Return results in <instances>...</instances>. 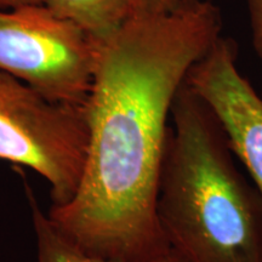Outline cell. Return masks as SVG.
I'll return each mask as SVG.
<instances>
[{
  "mask_svg": "<svg viewBox=\"0 0 262 262\" xmlns=\"http://www.w3.org/2000/svg\"><path fill=\"white\" fill-rule=\"evenodd\" d=\"M217 6L180 0L135 16L101 42L84 111L86 163L77 193L48 215L71 243L111 262L170 253L157 215L172 101L189 70L221 35Z\"/></svg>",
  "mask_w": 262,
  "mask_h": 262,
  "instance_id": "cell-1",
  "label": "cell"
},
{
  "mask_svg": "<svg viewBox=\"0 0 262 262\" xmlns=\"http://www.w3.org/2000/svg\"><path fill=\"white\" fill-rule=\"evenodd\" d=\"M170 117L157 199L170 247L188 262H262V198L217 116L185 80Z\"/></svg>",
  "mask_w": 262,
  "mask_h": 262,
  "instance_id": "cell-2",
  "label": "cell"
},
{
  "mask_svg": "<svg viewBox=\"0 0 262 262\" xmlns=\"http://www.w3.org/2000/svg\"><path fill=\"white\" fill-rule=\"evenodd\" d=\"M89 146L84 106L56 102L0 71V160L32 169L67 204L83 178Z\"/></svg>",
  "mask_w": 262,
  "mask_h": 262,
  "instance_id": "cell-3",
  "label": "cell"
},
{
  "mask_svg": "<svg viewBox=\"0 0 262 262\" xmlns=\"http://www.w3.org/2000/svg\"><path fill=\"white\" fill-rule=\"evenodd\" d=\"M100 44L47 5L0 9V71L56 102L83 106Z\"/></svg>",
  "mask_w": 262,
  "mask_h": 262,
  "instance_id": "cell-4",
  "label": "cell"
},
{
  "mask_svg": "<svg viewBox=\"0 0 262 262\" xmlns=\"http://www.w3.org/2000/svg\"><path fill=\"white\" fill-rule=\"evenodd\" d=\"M237 58L235 41L220 35L186 80L217 116L235 158L262 198V96L239 72Z\"/></svg>",
  "mask_w": 262,
  "mask_h": 262,
  "instance_id": "cell-5",
  "label": "cell"
},
{
  "mask_svg": "<svg viewBox=\"0 0 262 262\" xmlns=\"http://www.w3.org/2000/svg\"><path fill=\"white\" fill-rule=\"evenodd\" d=\"M45 5L98 44L136 16L135 0H47Z\"/></svg>",
  "mask_w": 262,
  "mask_h": 262,
  "instance_id": "cell-6",
  "label": "cell"
},
{
  "mask_svg": "<svg viewBox=\"0 0 262 262\" xmlns=\"http://www.w3.org/2000/svg\"><path fill=\"white\" fill-rule=\"evenodd\" d=\"M32 222L37 243L38 262H111L84 254L61 233L48 214L39 208L37 201L29 193ZM150 262H188L179 251L171 249L169 254Z\"/></svg>",
  "mask_w": 262,
  "mask_h": 262,
  "instance_id": "cell-7",
  "label": "cell"
},
{
  "mask_svg": "<svg viewBox=\"0 0 262 262\" xmlns=\"http://www.w3.org/2000/svg\"><path fill=\"white\" fill-rule=\"evenodd\" d=\"M248 8L253 44L262 61V0H248Z\"/></svg>",
  "mask_w": 262,
  "mask_h": 262,
  "instance_id": "cell-8",
  "label": "cell"
},
{
  "mask_svg": "<svg viewBox=\"0 0 262 262\" xmlns=\"http://www.w3.org/2000/svg\"><path fill=\"white\" fill-rule=\"evenodd\" d=\"M180 0H135L136 16L162 15L171 11Z\"/></svg>",
  "mask_w": 262,
  "mask_h": 262,
  "instance_id": "cell-9",
  "label": "cell"
},
{
  "mask_svg": "<svg viewBox=\"0 0 262 262\" xmlns=\"http://www.w3.org/2000/svg\"><path fill=\"white\" fill-rule=\"evenodd\" d=\"M47 0H0V9L10 10L32 5H45Z\"/></svg>",
  "mask_w": 262,
  "mask_h": 262,
  "instance_id": "cell-10",
  "label": "cell"
}]
</instances>
